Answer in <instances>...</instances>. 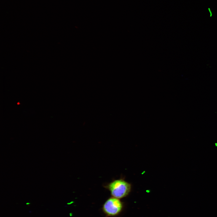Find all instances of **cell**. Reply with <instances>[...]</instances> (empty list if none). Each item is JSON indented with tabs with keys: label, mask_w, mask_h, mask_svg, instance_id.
I'll return each instance as SVG.
<instances>
[{
	"label": "cell",
	"mask_w": 217,
	"mask_h": 217,
	"mask_svg": "<svg viewBox=\"0 0 217 217\" xmlns=\"http://www.w3.org/2000/svg\"><path fill=\"white\" fill-rule=\"evenodd\" d=\"M122 208V203L119 199L111 197L105 202L102 207L104 213L108 216H114L118 215Z\"/></svg>",
	"instance_id": "2"
},
{
	"label": "cell",
	"mask_w": 217,
	"mask_h": 217,
	"mask_svg": "<svg viewBox=\"0 0 217 217\" xmlns=\"http://www.w3.org/2000/svg\"><path fill=\"white\" fill-rule=\"evenodd\" d=\"M112 197L121 199L127 196L130 193L131 184L122 179L113 181L105 186Z\"/></svg>",
	"instance_id": "1"
}]
</instances>
